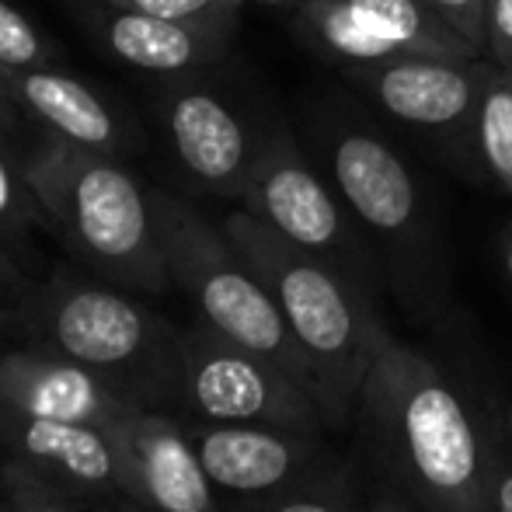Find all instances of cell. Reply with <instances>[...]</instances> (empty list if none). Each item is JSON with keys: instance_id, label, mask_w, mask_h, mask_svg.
<instances>
[{"instance_id": "484cf974", "label": "cell", "mask_w": 512, "mask_h": 512, "mask_svg": "<svg viewBox=\"0 0 512 512\" xmlns=\"http://www.w3.org/2000/svg\"><path fill=\"white\" fill-rule=\"evenodd\" d=\"M488 56L512 74V0H488Z\"/></svg>"}, {"instance_id": "9c48e42d", "label": "cell", "mask_w": 512, "mask_h": 512, "mask_svg": "<svg viewBox=\"0 0 512 512\" xmlns=\"http://www.w3.org/2000/svg\"><path fill=\"white\" fill-rule=\"evenodd\" d=\"M182 425L216 492L248 502L293 492L342 460L331 453L324 432L262 422H203V418H182Z\"/></svg>"}, {"instance_id": "277c9868", "label": "cell", "mask_w": 512, "mask_h": 512, "mask_svg": "<svg viewBox=\"0 0 512 512\" xmlns=\"http://www.w3.org/2000/svg\"><path fill=\"white\" fill-rule=\"evenodd\" d=\"M175 338V324L129 297V290L102 276L88 279L67 265L35 279L32 290L0 310V342L67 356L108 373L140 391L150 408H161Z\"/></svg>"}, {"instance_id": "2e32d148", "label": "cell", "mask_w": 512, "mask_h": 512, "mask_svg": "<svg viewBox=\"0 0 512 512\" xmlns=\"http://www.w3.org/2000/svg\"><path fill=\"white\" fill-rule=\"evenodd\" d=\"M88 25L105 53L126 67L157 77H185L223 60L234 39L237 18L175 21L91 0Z\"/></svg>"}, {"instance_id": "7c38bea8", "label": "cell", "mask_w": 512, "mask_h": 512, "mask_svg": "<svg viewBox=\"0 0 512 512\" xmlns=\"http://www.w3.org/2000/svg\"><path fill=\"white\" fill-rule=\"evenodd\" d=\"M122 499L147 512H220L216 488L199 464L182 418L164 408H140L115 422Z\"/></svg>"}, {"instance_id": "1f68e13d", "label": "cell", "mask_w": 512, "mask_h": 512, "mask_svg": "<svg viewBox=\"0 0 512 512\" xmlns=\"http://www.w3.org/2000/svg\"><path fill=\"white\" fill-rule=\"evenodd\" d=\"M122 512H147V509H140V506H126Z\"/></svg>"}, {"instance_id": "7a4b0ae2", "label": "cell", "mask_w": 512, "mask_h": 512, "mask_svg": "<svg viewBox=\"0 0 512 512\" xmlns=\"http://www.w3.org/2000/svg\"><path fill=\"white\" fill-rule=\"evenodd\" d=\"M46 230L88 272L129 293L161 297L171 286L154 196L119 157L42 133L18 150Z\"/></svg>"}, {"instance_id": "44dd1931", "label": "cell", "mask_w": 512, "mask_h": 512, "mask_svg": "<svg viewBox=\"0 0 512 512\" xmlns=\"http://www.w3.org/2000/svg\"><path fill=\"white\" fill-rule=\"evenodd\" d=\"M0 509L4 512H77L74 495L46 474L7 457L0 467Z\"/></svg>"}, {"instance_id": "d6986e66", "label": "cell", "mask_w": 512, "mask_h": 512, "mask_svg": "<svg viewBox=\"0 0 512 512\" xmlns=\"http://www.w3.org/2000/svg\"><path fill=\"white\" fill-rule=\"evenodd\" d=\"M46 230L42 209L35 203L32 189L21 171V157L11 154L0 140V241L25 262V269L35 276V230Z\"/></svg>"}, {"instance_id": "e0dca14e", "label": "cell", "mask_w": 512, "mask_h": 512, "mask_svg": "<svg viewBox=\"0 0 512 512\" xmlns=\"http://www.w3.org/2000/svg\"><path fill=\"white\" fill-rule=\"evenodd\" d=\"M345 4L359 25L377 39L387 60H401V56L478 60L485 56L425 0H345Z\"/></svg>"}, {"instance_id": "7402d4cb", "label": "cell", "mask_w": 512, "mask_h": 512, "mask_svg": "<svg viewBox=\"0 0 512 512\" xmlns=\"http://www.w3.org/2000/svg\"><path fill=\"white\" fill-rule=\"evenodd\" d=\"M0 67L4 70H35L60 67L56 46L18 11L14 4L0 0Z\"/></svg>"}, {"instance_id": "30bf717a", "label": "cell", "mask_w": 512, "mask_h": 512, "mask_svg": "<svg viewBox=\"0 0 512 512\" xmlns=\"http://www.w3.org/2000/svg\"><path fill=\"white\" fill-rule=\"evenodd\" d=\"M394 122L446 140L453 150H471L474 112L488 77V60H446V56H401V60L345 67Z\"/></svg>"}, {"instance_id": "ac0fdd59", "label": "cell", "mask_w": 512, "mask_h": 512, "mask_svg": "<svg viewBox=\"0 0 512 512\" xmlns=\"http://www.w3.org/2000/svg\"><path fill=\"white\" fill-rule=\"evenodd\" d=\"M471 154L478 168L512 196V74L488 60V77L474 112Z\"/></svg>"}, {"instance_id": "83f0119b", "label": "cell", "mask_w": 512, "mask_h": 512, "mask_svg": "<svg viewBox=\"0 0 512 512\" xmlns=\"http://www.w3.org/2000/svg\"><path fill=\"white\" fill-rule=\"evenodd\" d=\"M370 512H418L415 506H408L398 492H391L387 485H380L377 492L370 495Z\"/></svg>"}, {"instance_id": "d4e9b609", "label": "cell", "mask_w": 512, "mask_h": 512, "mask_svg": "<svg viewBox=\"0 0 512 512\" xmlns=\"http://www.w3.org/2000/svg\"><path fill=\"white\" fill-rule=\"evenodd\" d=\"M478 512H512V443L506 439V432H499V450H495Z\"/></svg>"}, {"instance_id": "8992f818", "label": "cell", "mask_w": 512, "mask_h": 512, "mask_svg": "<svg viewBox=\"0 0 512 512\" xmlns=\"http://www.w3.org/2000/svg\"><path fill=\"white\" fill-rule=\"evenodd\" d=\"M150 196H154L171 283L189 297L199 321L230 342L272 359L314 394V370L304 349L293 338L286 317L279 314L272 293L237 255L223 227L206 220L189 199L175 192L150 189Z\"/></svg>"}, {"instance_id": "8fae6325", "label": "cell", "mask_w": 512, "mask_h": 512, "mask_svg": "<svg viewBox=\"0 0 512 512\" xmlns=\"http://www.w3.org/2000/svg\"><path fill=\"white\" fill-rule=\"evenodd\" d=\"M157 112L182 175L220 199H241L262 143L241 112L220 91L196 81L168 84Z\"/></svg>"}, {"instance_id": "52a82bcc", "label": "cell", "mask_w": 512, "mask_h": 512, "mask_svg": "<svg viewBox=\"0 0 512 512\" xmlns=\"http://www.w3.org/2000/svg\"><path fill=\"white\" fill-rule=\"evenodd\" d=\"M161 408L203 422H262L328 432L317 398L293 373L223 338L203 321L178 328L164 370Z\"/></svg>"}, {"instance_id": "5bb4252c", "label": "cell", "mask_w": 512, "mask_h": 512, "mask_svg": "<svg viewBox=\"0 0 512 512\" xmlns=\"http://www.w3.org/2000/svg\"><path fill=\"white\" fill-rule=\"evenodd\" d=\"M14 112L28 115L46 136L108 157H133L143 147V133L115 102L88 81L60 67L7 70Z\"/></svg>"}, {"instance_id": "cb8c5ba5", "label": "cell", "mask_w": 512, "mask_h": 512, "mask_svg": "<svg viewBox=\"0 0 512 512\" xmlns=\"http://www.w3.org/2000/svg\"><path fill=\"white\" fill-rule=\"evenodd\" d=\"M425 4L488 56V0H425Z\"/></svg>"}, {"instance_id": "d6a6232c", "label": "cell", "mask_w": 512, "mask_h": 512, "mask_svg": "<svg viewBox=\"0 0 512 512\" xmlns=\"http://www.w3.org/2000/svg\"><path fill=\"white\" fill-rule=\"evenodd\" d=\"M0 512H4V509H0Z\"/></svg>"}, {"instance_id": "603a6c76", "label": "cell", "mask_w": 512, "mask_h": 512, "mask_svg": "<svg viewBox=\"0 0 512 512\" xmlns=\"http://www.w3.org/2000/svg\"><path fill=\"white\" fill-rule=\"evenodd\" d=\"M105 4L126 7V11L157 14L175 21H203V18H237L241 0H105Z\"/></svg>"}, {"instance_id": "4fadbf2b", "label": "cell", "mask_w": 512, "mask_h": 512, "mask_svg": "<svg viewBox=\"0 0 512 512\" xmlns=\"http://www.w3.org/2000/svg\"><path fill=\"white\" fill-rule=\"evenodd\" d=\"M0 405L25 415L88 422L112 429L126 415L150 408L140 391L67 356L25 345L0 349Z\"/></svg>"}, {"instance_id": "6da1fadb", "label": "cell", "mask_w": 512, "mask_h": 512, "mask_svg": "<svg viewBox=\"0 0 512 512\" xmlns=\"http://www.w3.org/2000/svg\"><path fill=\"white\" fill-rule=\"evenodd\" d=\"M366 464L418 512H478L499 450V425L481 418L432 356L401 342L380 317L373 366L356 401Z\"/></svg>"}, {"instance_id": "ffe728a7", "label": "cell", "mask_w": 512, "mask_h": 512, "mask_svg": "<svg viewBox=\"0 0 512 512\" xmlns=\"http://www.w3.org/2000/svg\"><path fill=\"white\" fill-rule=\"evenodd\" d=\"M251 512H370V495L363 492L349 460H338L293 492L255 502Z\"/></svg>"}, {"instance_id": "4316f807", "label": "cell", "mask_w": 512, "mask_h": 512, "mask_svg": "<svg viewBox=\"0 0 512 512\" xmlns=\"http://www.w3.org/2000/svg\"><path fill=\"white\" fill-rule=\"evenodd\" d=\"M35 279L39 276H32V272L25 269V262H21V258L14 255L4 241H0V310L11 307L21 293L32 290Z\"/></svg>"}, {"instance_id": "ba28073f", "label": "cell", "mask_w": 512, "mask_h": 512, "mask_svg": "<svg viewBox=\"0 0 512 512\" xmlns=\"http://www.w3.org/2000/svg\"><path fill=\"white\" fill-rule=\"evenodd\" d=\"M241 206L297 248L331 262L377 297L384 276L370 237L342 203L328 175L314 168L290 133H265L244 182Z\"/></svg>"}, {"instance_id": "f546056e", "label": "cell", "mask_w": 512, "mask_h": 512, "mask_svg": "<svg viewBox=\"0 0 512 512\" xmlns=\"http://www.w3.org/2000/svg\"><path fill=\"white\" fill-rule=\"evenodd\" d=\"M502 432H506V439H509V443H512V401H509V405L506 408H502Z\"/></svg>"}, {"instance_id": "9a60e30c", "label": "cell", "mask_w": 512, "mask_h": 512, "mask_svg": "<svg viewBox=\"0 0 512 512\" xmlns=\"http://www.w3.org/2000/svg\"><path fill=\"white\" fill-rule=\"evenodd\" d=\"M0 450L18 464L46 474L70 495L122 499L119 450L112 432L88 422L25 415L0 405Z\"/></svg>"}, {"instance_id": "f1b7e54d", "label": "cell", "mask_w": 512, "mask_h": 512, "mask_svg": "<svg viewBox=\"0 0 512 512\" xmlns=\"http://www.w3.org/2000/svg\"><path fill=\"white\" fill-rule=\"evenodd\" d=\"M499 262H502V272H506V279L512 286V220L502 227V234H499Z\"/></svg>"}, {"instance_id": "4dcf8cb0", "label": "cell", "mask_w": 512, "mask_h": 512, "mask_svg": "<svg viewBox=\"0 0 512 512\" xmlns=\"http://www.w3.org/2000/svg\"><path fill=\"white\" fill-rule=\"evenodd\" d=\"M11 102V91H7V70L0 67V105Z\"/></svg>"}, {"instance_id": "5b68a950", "label": "cell", "mask_w": 512, "mask_h": 512, "mask_svg": "<svg viewBox=\"0 0 512 512\" xmlns=\"http://www.w3.org/2000/svg\"><path fill=\"white\" fill-rule=\"evenodd\" d=\"M324 175L370 237L401 300L415 314H436L446 286L443 244L405 157L377 129L335 122L324 133Z\"/></svg>"}, {"instance_id": "3957f363", "label": "cell", "mask_w": 512, "mask_h": 512, "mask_svg": "<svg viewBox=\"0 0 512 512\" xmlns=\"http://www.w3.org/2000/svg\"><path fill=\"white\" fill-rule=\"evenodd\" d=\"M220 227L272 293L304 349L328 432H349L356 422L359 391L373 366V331L380 321L377 297L331 262L286 241L244 206L227 213Z\"/></svg>"}]
</instances>
